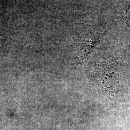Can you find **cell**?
<instances>
[{
	"instance_id": "6da1fadb",
	"label": "cell",
	"mask_w": 130,
	"mask_h": 130,
	"mask_svg": "<svg viewBox=\"0 0 130 130\" xmlns=\"http://www.w3.org/2000/svg\"><path fill=\"white\" fill-rule=\"evenodd\" d=\"M98 41L99 35L94 33H89L88 34L84 35L78 40L79 53H82L83 57L87 55L88 53L92 51Z\"/></svg>"
},
{
	"instance_id": "7a4b0ae2",
	"label": "cell",
	"mask_w": 130,
	"mask_h": 130,
	"mask_svg": "<svg viewBox=\"0 0 130 130\" xmlns=\"http://www.w3.org/2000/svg\"><path fill=\"white\" fill-rule=\"evenodd\" d=\"M126 19L128 22V23L130 25V5L128 6L127 10V13H126Z\"/></svg>"
}]
</instances>
